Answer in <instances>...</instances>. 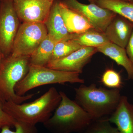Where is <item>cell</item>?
Returning a JSON list of instances; mask_svg holds the SVG:
<instances>
[{
    "instance_id": "cell-24",
    "label": "cell",
    "mask_w": 133,
    "mask_h": 133,
    "mask_svg": "<svg viewBox=\"0 0 133 133\" xmlns=\"http://www.w3.org/2000/svg\"><path fill=\"white\" fill-rule=\"evenodd\" d=\"M125 49L129 58L131 60L133 65V31Z\"/></svg>"
},
{
    "instance_id": "cell-4",
    "label": "cell",
    "mask_w": 133,
    "mask_h": 133,
    "mask_svg": "<svg viewBox=\"0 0 133 133\" xmlns=\"http://www.w3.org/2000/svg\"><path fill=\"white\" fill-rule=\"evenodd\" d=\"M30 64V57L10 55L3 60L0 66V101L2 103L12 101L22 104L37 94L19 96L15 92V87L26 76Z\"/></svg>"
},
{
    "instance_id": "cell-19",
    "label": "cell",
    "mask_w": 133,
    "mask_h": 133,
    "mask_svg": "<svg viewBox=\"0 0 133 133\" xmlns=\"http://www.w3.org/2000/svg\"><path fill=\"white\" fill-rule=\"evenodd\" d=\"M82 47L72 39H65L59 41L55 45L51 61L66 57Z\"/></svg>"
},
{
    "instance_id": "cell-10",
    "label": "cell",
    "mask_w": 133,
    "mask_h": 133,
    "mask_svg": "<svg viewBox=\"0 0 133 133\" xmlns=\"http://www.w3.org/2000/svg\"><path fill=\"white\" fill-rule=\"evenodd\" d=\"M97 52L96 48L82 47L66 57L50 61L46 66L55 70L81 74L84 66Z\"/></svg>"
},
{
    "instance_id": "cell-9",
    "label": "cell",
    "mask_w": 133,
    "mask_h": 133,
    "mask_svg": "<svg viewBox=\"0 0 133 133\" xmlns=\"http://www.w3.org/2000/svg\"><path fill=\"white\" fill-rule=\"evenodd\" d=\"M19 20L25 23H45L53 3L49 0H13Z\"/></svg>"
},
{
    "instance_id": "cell-11",
    "label": "cell",
    "mask_w": 133,
    "mask_h": 133,
    "mask_svg": "<svg viewBox=\"0 0 133 133\" xmlns=\"http://www.w3.org/2000/svg\"><path fill=\"white\" fill-rule=\"evenodd\" d=\"M133 31V22L116 14L108 24L105 34L110 42L126 49Z\"/></svg>"
},
{
    "instance_id": "cell-12",
    "label": "cell",
    "mask_w": 133,
    "mask_h": 133,
    "mask_svg": "<svg viewBox=\"0 0 133 133\" xmlns=\"http://www.w3.org/2000/svg\"><path fill=\"white\" fill-rule=\"evenodd\" d=\"M108 119L121 133H133V104L127 97L122 95L116 109Z\"/></svg>"
},
{
    "instance_id": "cell-13",
    "label": "cell",
    "mask_w": 133,
    "mask_h": 133,
    "mask_svg": "<svg viewBox=\"0 0 133 133\" xmlns=\"http://www.w3.org/2000/svg\"><path fill=\"white\" fill-rule=\"evenodd\" d=\"M59 1L56 0L53 3L49 14L44 24L48 34L53 36L58 42L71 39L72 34L69 33L59 8Z\"/></svg>"
},
{
    "instance_id": "cell-18",
    "label": "cell",
    "mask_w": 133,
    "mask_h": 133,
    "mask_svg": "<svg viewBox=\"0 0 133 133\" xmlns=\"http://www.w3.org/2000/svg\"><path fill=\"white\" fill-rule=\"evenodd\" d=\"M97 5L111 10L133 22V3L121 0H97Z\"/></svg>"
},
{
    "instance_id": "cell-25",
    "label": "cell",
    "mask_w": 133,
    "mask_h": 133,
    "mask_svg": "<svg viewBox=\"0 0 133 133\" xmlns=\"http://www.w3.org/2000/svg\"><path fill=\"white\" fill-rule=\"evenodd\" d=\"M49 1L51 2H53L56 0H49ZM88 1L90 2V3L96 4H97V0H88Z\"/></svg>"
},
{
    "instance_id": "cell-26",
    "label": "cell",
    "mask_w": 133,
    "mask_h": 133,
    "mask_svg": "<svg viewBox=\"0 0 133 133\" xmlns=\"http://www.w3.org/2000/svg\"><path fill=\"white\" fill-rule=\"evenodd\" d=\"M4 58H4V56H3V55L2 52L1 51V49H0V66H1L3 60Z\"/></svg>"
},
{
    "instance_id": "cell-15",
    "label": "cell",
    "mask_w": 133,
    "mask_h": 133,
    "mask_svg": "<svg viewBox=\"0 0 133 133\" xmlns=\"http://www.w3.org/2000/svg\"><path fill=\"white\" fill-rule=\"evenodd\" d=\"M97 52H101L123 66L127 73L129 79L133 80V65L129 58L126 49L113 43L109 42L97 47Z\"/></svg>"
},
{
    "instance_id": "cell-14",
    "label": "cell",
    "mask_w": 133,
    "mask_h": 133,
    "mask_svg": "<svg viewBox=\"0 0 133 133\" xmlns=\"http://www.w3.org/2000/svg\"><path fill=\"white\" fill-rule=\"evenodd\" d=\"M59 8L69 33L80 34L94 29L90 23L83 15L67 7L59 1Z\"/></svg>"
},
{
    "instance_id": "cell-28",
    "label": "cell",
    "mask_w": 133,
    "mask_h": 133,
    "mask_svg": "<svg viewBox=\"0 0 133 133\" xmlns=\"http://www.w3.org/2000/svg\"><path fill=\"white\" fill-rule=\"evenodd\" d=\"M1 5H0V12H1Z\"/></svg>"
},
{
    "instance_id": "cell-27",
    "label": "cell",
    "mask_w": 133,
    "mask_h": 133,
    "mask_svg": "<svg viewBox=\"0 0 133 133\" xmlns=\"http://www.w3.org/2000/svg\"><path fill=\"white\" fill-rule=\"evenodd\" d=\"M121 1H124L133 3V0H121Z\"/></svg>"
},
{
    "instance_id": "cell-1",
    "label": "cell",
    "mask_w": 133,
    "mask_h": 133,
    "mask_svg": "<svg viewBox=\"0 0 133 133\" xmlns=\"http://www.w3.org/2000/svg\"><path fill=\"white\" fill-rule=\"evenodd\" d=\"M61 99L59 92L51 87L33 102L17 104L9 101L3 103V108L16 121L36 126L38 123L43 124L51 117Z\"/></svg>"
},
{
    "instance_id": "cell-2",
    "label": "cell",
    "mask_w": 133,
    "mask_h": 133,
    "mask_svg": "<svg viewBox=\"0 0 133 133\" xmlns=\"http://www.w3.org/2000/svg\"><path fill=\"white\" fill-rule=\"evenodd\" d=\"M61 101L54 114L43 123L52 133H82L93 121L92 117L76 101L59 91Z\"/></svg>"
},
{
    "instance_id": "cell-17",
    "label": "cell",
    "mask_w": 133,
    "mask_h": 133,
    "mask_svg": "<svg viewBox=\"0 0 133 133\" xmlns=\"http://www.w3.org/2000/svg\"><path fill=\"white\" fill-rule=\"evenodd\" d=\"M83 47L97 48L110 42L104 33L91 29L80 34H72L71 39Z\"/></svg>"
},
{
    "instance_id": "cell-6",
    "label": "cell",
    "mask_w": 133,
    "mask_h": 133,
    "mask_svg": "<svg viewBox=\"0 0 133 133\" xmlns=\"http://www.w3.org/2000/svg\"><path fill=\"white\" fill-rule=\"evenodd\" d=\"M48 35L44 23L23 22L15 37L10 56L30 57Z\"/></svg>"
},
{
    "instance_id": "cell-20",
    "label": "cell",
    "mask_w": 133,
    "mask_h": 133,
    "mask_svg": "<svg viewBox=\"0 0 133 133\" xmlns=\"http://www.w3.org/2000/svg\"><path fill=\"white\" fill-rule=\"evenodd\" d=\"M111 124L108 118L95 120L82 133H121Z\"/></svg>"
},
{
    "instance_id": "cell-3",
    "label": "cell",
    "mask_w": 133,
    "mask_h": 133,
    "mask_svg": "<svg viewBox=\"0 0 133 133\" xmlns=\"http://www.w3.org/2000/svg\"><path fill=\"white\" fill-rule=\"evenodd\" d=\"M76 102L93 120L109 115L116 109L122 95L119 89L98 87L95 84L74 88Z\"/></svg>"
},
{
    "instance_id": "cell-21",
    "label": "cell",
    "mask_w": 133,
    "mask_h": 133,
    "mask_svg": "<svg viewBox=\"0 0 133 133\" xmlns=\"http://www.w3.org/2000/svg\"><path fill=\"white\" fill-rule=\"evenodd\" d=\"M103 85L110 89H119L122 85L120 74L112 69H107L104 72L101 78Z\"/></svg>"
},
{
    "instance_id": "cell-8",
    "label": "cell",
    "mask_w": 133,
    "mask_h": 133,
    "mask_svg": "<svg viewBox=\"0 0 133 133\" xmlns=\"http://www.w3.org/2000/svg\"><path fill=\"white\" fill-rule=\"evenodd\" d=\"M61 2L70 9L77 12L87 19L95 30L105 33L108 24L117 14L96 4H85L78 0H62Z\"/></svg>"
},
{
    "instance_id": "cell-23",
    "label": "cell",
    "mask_w": 133,
    "mask_h": 133,
    "mask_svg": "<svg viewBox=\"0 0 133 133\" xmlns=\"http://www.w3.org/2000/svg\"><path fill=\"white\" fill-rule=\"evenodd\" d=\"M16 122L14 118L4 111L3 108V103L0 101V131L5 126L15 127Z\"/></svg>"
},
{
    "instance_id": "cell-16",
    "label": "cell",
    "mask_w": 133,
    "mask_h": 133,
    "mask_svg": "<svg viewBox=\"0 0 133 133\" xmlns=\"http://www.w3.org/2000/svg\"><path fill=\"white\" fill-rule=\"evenodd\" d=\"M58 42L48 34L30 56V64L46 66L51 60L55 45Z\"/></svg>"
},
{
    "instance_id": "cell-7",
    "label": "cell",
    "mask_w": 133,
    "mask_h": 133,
    "mask_svg": "<svg viewBox=\"0 0 133 133\" xmlns=\"http://www.w3.org/2000/svg\"><path fill=\"white\" fill-rule=\"evenodd\" d=\"M13 0H2L0 12V49L4 58L12 53L15 37L19 27Z\"/></svg>"
},
{
    "instance_id": "cell-5",
    "label": "cell",
    "mask_w": 133,
    "mask_h": 133,
    "mask_svg": "<svg viewBox=\"0 0 133 133\" xmlns=\"http://www.w3.org/2000/svg\"><path fill=\"white\" fill-rule=\"evenodd\" d=\"M79 74L30 64L26 76L15 87V92L19 96H23L28 91L45 85L67 83L83 84L84 80L80 77Z\"/></svg>"
},
{
    "instance_id": "cell-22",
    "label": "cell",
    "mask_w": 133,
    "mask_h": 133,
    "mask_svg": "<svg viewBox=\"0 0 133 133\" xmlns=\"http://www.w3.org/2000/svg\"><path fill=\"white\" fill-rule=\"evenodd\" d=\"M14 127V131L10 130V127L6 126L3 127L0 133H37L36 126L30 125L24 123L17 121Z\"/></svg>"
}]
</instances>
